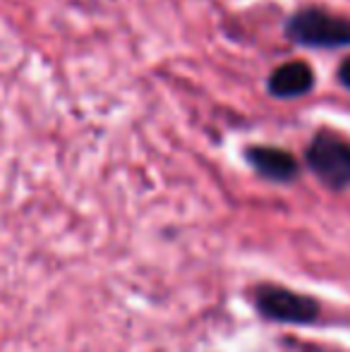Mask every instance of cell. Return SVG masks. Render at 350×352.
Segmentation results:
<instances>
[{"instance_id": "5b68a950", "label": "cell", "mask_w": 350, "mask_h": 352, "mask_svg": "<svg viewBox=\"0 0 350 352\" xmlns=\"http://www.w3.org/2000/svg\"><path fill=\"white\" fill-rule=\"evenodd\" d=\"M269 94L276 98H298L305 96L307 91H312L314 87V72L307 63L293 60L285 65L276 67L269 77Z\"/></svg>"}, {"instance_id": "7a4b0ae2", "label": "cell", "mask_w": 350, "mask_h": 352, "mask_svg": "<svg viewBox=\"0 0 350 352\" xmlns=\"http://www.w3.org/2000/svg\"><path fill=\"white\" fill-rule=\"evenodd\" d=\"M307 166L331 190L350 187V144L329 132H319L307 146Z\"/></svg>"}, {"instance_id": "3957f363", "label": "cell", "mask_w": 350, "mask_h": 352, "mask_svg": "<svg viewBox=\"0 0 350 352\" xmlns=\"http://www.w3.org/2000/svg\"><path fill=\"white\" fill-rule=\"evenodd\" d=\"M257 309L266 319L283 324H312L319 316V302L314 297L285 290L278 285H262L257 290Z\"/></svg>"}, {"instance_id": "277c9868", "label": "cell", "mask_w": 350, "mask_h": 352, "mask_svg": "<svg viewBox=\"0 0 350 352\" xmlns=\"http://www.w3.org/2000/svg\"><path fill=\"white\" fill-rule=\"evenodd\" d=\"M250 166L271 182H290L298 177V161L288 151L276 146H250L245 151Z\"/></svg>"}, {"instance_id": "6da1fadb", "label": "cell", "mask_w": 350, "mask_h": 352, "mask_svg": "<svg viewBox=\"0 0 350 352\" xmlns=\"http://www.w3.org/2000/svg\"><path fill=\"white\" fill-rule=\"evenodd\" d=\"M290 41L309 48L350 46V19L329 14L324 10L307 8L295 12L285 24Z\"/></svg>"}, {"instance_id": "8992f818", "label": "cell", "mask_w": 350, "mask_h": 352, "mask_svg": "<svg viewBox=\"0 0 350 352\" xmlns=\"http://www.w3.org/2000/svg\"><path fill=\"white\" fill-rule=\"evenodd\" d=\"M338 79H341L343 87L350 89V58H346V60L341 63V67H338Z\"/></svg>"}]
</instances>
